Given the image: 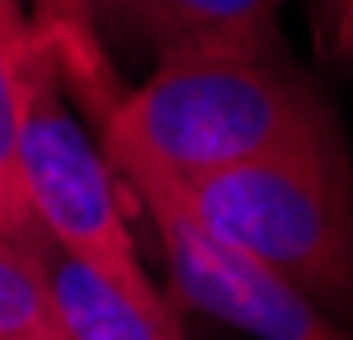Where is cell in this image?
<instances>
[{"mask_svg":"<svg viewBox=\"0 0 353 340\" xmlns=\"http://www.w3.org/2000/svg\"><path fill=\"white\" fill-rule=\"evenodd\" d=\"M48 38L57 43L66 85L85 95L99 118V142L118 175H161L184 185L288 151L334 123L325 104L292 71L269 62V53L161 57L146 81L123 90L94 43V28Z\"/></svg>","mask_w":353,"mask_h":340,"instance_id":"1","label":"cell"},{"mask_svg":"<svg viewBox=\"0 0 353 340\" xmlns=\"http://www.w3.org/2000/svg\"><path fill=\"white\" fill-rule=\"evenodd\" d=\"M123 185L170 194L217 241L353 317V166L334 123L288 151L184 185L161 175H123Z\"/></svg>","mask_w":353,"mask_h":340,"instance_id":"2","label":"cell"},{"mask_svg":"<svg viewBox=\"0 0 353 340\" xmlns=\"http://www.w3.org/2000/svg\"><path fill=\"white\" fill-rule=\"evenodd\" d=\"M71 85L61 71L57 43L38 28L28 57V95H24V198L43 236H52L61 251L90 260L94 270L113 274L132 293L161 298L141 255L118 194V166L109 161L99 133H90L71 113Z\"/></svg>","mask_w":353,"mask_h":340,"instance_id":"3","label":"cell"},{"mask_svg":"<svg viewBox=\"0 0 353 340\" xmlns=\"http://www.w3.org/2000/svg\"><path fill=\"white\" fill-rule=\"evenodd\" d=\"M132 189L156 223L170 283L184 308L254 340H353V331L325 303H316L306 288L288 283L259 260L203 232L170 194L151 185H132Z\"/></svg>","mask_w":353,"mask_h":340,"instance_id":"4","label":"cell"},{"mask_svg":"<svg viewBox=\"0 0 353 340\" xmlns=\"http://www.w3.org/2000/svg\"><path fill=\"white\" fill-rule=\"evenodd\" d=\"M38 260H43L61 340H179L174 312L165 308V298L132 293L128 283L94 270L90 260L61 251L43 232H38Z\"/></svg>","mask_w":353,"mask_h":340,"instance_id":"5","label":"cell"},{"mask_svg":"<svg viewBox=\"0 0 353 340\" xmlns=\"http://www.w3.org/2000/svg\"><path fill=\"white\" fill-rule=\"evenodd\" d=\"M283 0H85L90 19L113 15L161 57L189 53H273Z\"/></svg>","mask_w":353,"mask_h":340,"instance_id":"6","label":"cell"},{"mask_svg":"<svg viewBox=\"0 0 353 340\" xmlns=\"http://www.w3.org/2000/svg\"><path fill=\"white\" fill-rule=\"evenodd\" d=\"M33 38H38V24L28 28L0 24V232H28L33 227V213H28L24 198V170H19Z\"/></svg>","mask_w":353,"mask_h":340,"instance_id":"7","label":"cell"},{"mask_svg":"<svg viewBox=\"0 0 353 340\" xmlns=\"http://www.w3.org/2000/svg\"><path fill=\"white\" fill-rule=\"evenodd\" d=\"M57 336L52 298L38 260V227L0 232V340Z\"/></svg>","mask_w":353,"mask_h":340,"instance_id":"8","label":"cell"},{"mask_svg":"<svg viewBox=\"0 0 353 340\" xmlns=\"http://www.w3.org/2000/svg\"><path fill=\"white\" fill-rule=\"evenodd\" d=\"M316 24L325 53L353 71V0H316Z\"/></svg>","mask_w":353,"mask_h":340,"instance_id":"9","label":"cell"},{"mask_svg":"<svg viewBox=\"0 0 353 340\" xmlns=\"http://www.w3.org/2000/svg\"><path fill=\"white\" fill-rule=\"evenodd\" d=\"M33 24L48 28V33H81V28H94L85 0H33Z\"/></svg>","mask_w":353,"mask_h":340,"instance_id":"10","label":"cell"},{"mask_svg":"<svg viewBox=\"0 0 353 340\" xmlns=\"http://www.w3.org/2000/svg\"><path fill=\"white\" fill-rule=\"evenodd\" d=\"M0 24H14V28H28L33 19H28L24 0H0Z\"/></svg>","mask_w":353,"mask_h":340,"instance_id":"11","label":"cell"},{"mask_svg":"<svg viewBox=\"0 0 353 340\" xmlns=\"http://www.w3.org/2000/svg\"><path fill=\"white\" fill-rule=\"evenodd\" d=\"M43 340H61V336H43Z\"/></svg>","mask_w":353,"mask_h":340,"instance_id":"12","label":"cell"}]
</instances>
